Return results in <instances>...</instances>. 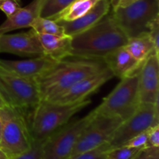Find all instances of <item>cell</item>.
I'll use <instances>...</instances> for the list:
<instances>
[{"instance_id":"cell-1","label":"cell","mask_w":159,"mask_h":159,"mask_svg":"<svg viewBox=\"0 0 159 159\" xmlns=\"http://www.w3.org/2000/svg\"><path fill=\"white\" fill-rule=\"evenodd\" d=\"M71 57L58 61L36 80L40 99L51 101L81 80L107 68L103 59Z\"/></svg>"},{"instance_id":"cell-2","label":"cell","mask_w":159,"mask_h":159,"mask_svg":"<svg viewBox=\"0 0 159 159\" xmlns=\"http://www.w3.org/2000/svg\"><path fill=\"white\" fill-rule=\"evenodd\" d=\"M128 37L109 12L96 25L71 37L70 56L103 59L127 44Z\"/></svg>"},{"instance_id":"cell-3","label":"cell","mask_w":159,"mask_h":159,"mask_svg":"<svg viewBox=\"0 0 159 159\" xmlns=\"http://www.w3.org/2000/svg\"><path fill=\"white\" fill-rule=\"evenodd\" d=\"M90 103L91 100L89 98L72 104H61L41 100L26 117L33 140L48 139Z\"/></svg>"},{"instance_id":"cell-4","label":"cell","mask_w":159,"mask_h":159,"mask_svg":"<svg viewBox=\"0 0 159 159\" xmlns=\"http://www.w3.org/2000/svg\"><path fill=\"white\" fill-rule=\"evenodd\" d=\"M0 116L2 125L0 150L9 159L29 151L34 140L25 112L6 105L0 108Z\"/></svg>"},{"instance_id":"cell-5","label":"cell","mask_w":159,"mask_h":159,"mask_svg":"<svg viewBox=\"0 0 159 159\" xmlns=\"http://www.w3.org/2000/svg\"><path fill=\"white\" fill-rule=\"evenodd\" d=\"M141 104L138 90V73L120 79L115 88L93 109L96 115L127 119Z\"/></svg>"},{"instance_id":"cell-6","label":"cell","mask_w":159,"mask_h":159,"mask_svg":"<svg viewBox=\"0 0 159 159\" xmlns=\"http://www.w3.org/2000/svg\"><path fill=\"white\" fill-rule=\"evenodd\" d=\"M113 17L128 38L148 33L159 20V0H138L113 10Z\"/></svg>"},{"instance_id":"cell-7","label":"cell","mask_w":159,"mask_h":159,"mask_svg":"<svg viewBox=\"0 0 159 159\" xmlns=\"http://www.w3.org/2000/svg\"><path fill=\"white\" fill-rule=\"evenodd\" d=\"M0 96L6 105L25 112L40 101L35 81L30 80L6 70L0 64Z\"/></svg>"},{"instance_id":"cell-8","label":"cell","mask_w":159,"mask_h":159,"mask_svg":"<svg viewBox=\"0 0 159 159\" xmlns=\"http://www.w3.org/2000/svg\"><path fill=\"white\" fill-rule=\"evenodd\" d=\"M95 116L93 110L82 118L70 120L54 132L45 141L40 159H68L82 132Z\"/></svg>"},{"instance_id":"cell-9","label":"cell","mask_w":159,"mask_h":159,"mask_svg":"<svg viewBox=\"0 0 159 159\" xmlns=\"http://www.w3.org/2000/svg\"><path fill=\"white\" fill-rule=\"evenodd\" d=\"M158 104L141 103L136 112L120 124L108 142L111 148L122 147L135 136L159 123Z\"/></svg>"},{"instance_id":"cell-10","label":"cell","mask_w":159,"mask_h":159,"mask_svg":"<svg viewBox=\"0 0 159 159\" xmlns=\"http://www.w3.org/2000/svg\"><path fill=\"white\" fill-rule=\"evenodd\" d=\"M122 122L117 117L96 114L94 118L79 137L69 157L94 150L108 143Z\"/></svg>"},{"instance_id":"cell-11","label":"cell","mask_w":159,"mask_h":159,"mask_svg":"<svg viewBox=\"0 0 159 159\" xmlns=\"http://www.w3.org/2000/svg\"><path fill=\"white\" fill-rule=\"evenodd\" d=\"M114 77L108 68L81 80L51 101L61 104H72L87 99L90 94L97 91L107 81Z\"/></svg>"},{"instance_id":"cell-12","label":"cell","mask_w":159,"mask_h":159,"mask_svg":"<svg viewBox=\"0 0 159 159\" xmlns=\"http://www.w3.org/2000/svg\"><path fill=\"white\" fill-rule=\"evenodd\" d=\"M0 52L31 58L44 55L38 34L32 28L25 32L0 35Z\"/></svg>"},{"instance_id":"cell-13","label":"cell","mask_w":159,"mask_h":159,"mask_svg":"<svg viewBox=\"0 0 159 159\" xmlns=\"http://www.w3.org/2000/svg\"><path fill=\"white\" fill-rule=\"evenodd\" d=\"M138 90L141 103L159 104V54H152L141 65Z\"/></svg>"},{"instance_id":"cell-14","label":"cell","mask_w":159,"mask_h":159,"mask_svg":"<svg viewBox=\"0 0 159 159\" xmlns=\"http://www.w3.org/2000/svg\"><path fill=\"white\" fill-rule=\"evenodd\" d=\"M57 62L58 61L46 55L33 57L25 60L0 59V64L6 70L21 77L34 81L54 66Z\"/></svg>"},{"instance_id":"cell-15","label":"cell","mask_w":159,"mask_h":159,"mask_svg":"<svg viewBox=\"0 0 159 159\" xmlns=\"http://www.w3.org/2000/svg\"><path fill=\"white\" fill-rule=\"evenodd\" d=\"M110 0H99L96 6L80 18L70 22H57L64 28L66 35L74 37L96 25L110 12Z\"/></svg>"},{"instance_id":"cell-16","label":"cell","mask_w":159,"mask_h":159,"mask_svg":"<svg viewBox=\"0 0 159 159\" xmlns=\"http://www.w3.org/2000/svg\"><path fill=\"white\" fill-rule=\"evenodd\" d=\"M103 60L113 76L120 79L138 73L142 65L124 47L112 51Z\"/></svg>"},{"instance_id":"cell-17","label":"cell","mask_w":159,"mask_h":159,"mask_svg":"<svg viewBox=\"0 0 159 159\" xmlns=\"http://www.w3.org/2000/svg\"><path fill=\"white\" fill-rule=\"evenodd\" d=\"M44 0H33L30 4L21 7L0 25V35L14 30L30 28L33 22L40 17L42 5Z\"/></svg>"},{"instance_id":"cell-18","label":"cell","mask_w":159,"mask_h":159,"mask_svg":"<svg viewBox=\"0 0 159 159\" xmlns=\"http://www.w3.org/2000/svg\"><path fill=\"white\" fill-rule=\"evenodd\" d=\"M37 34L43 48V54L57 61L69 57L71 48V37L68 35Z\"/></svg>"},{"instance_id":"cell-19","label":"cell","mask_w":159,"mask_h":159,"mask_svg":"<svg viewBox=\"0 0 159 159\" xmlns=\"http://www.w3.org/2000/svg\"><path fill=\"white\" fill-rule=\"evenodd\" d=\"M124 47L141 63H143L153 53L159 54V51L155 48L148 33L128 38Z\"/></svg>"},{"instance_id":"cell-20","label":"cell","mask_w":159,"mask_h":159,"mask_svg":"<svg viewBox=\"0 0 159 159\" xmlns=\"http://www.w3.org/2000/svg\"><path fill=\"white\" fill-rule=\"evenodd\" d=\"M99 0H75L61 12L51 18L57 22H70L80 18L91 9Z\"/></svg>"},{"instance_id":"cell-21","label":"cell","mask_w":159,"mask_h":159,"mask_svg":"<svg viewBox=\"0 0 159 159\" xmlns=\"http://www.w3.org/2000/svg\"><path fill=\"white\" fill-rule=\"evenodd\" d=\"M39 34L64 36L66 35L64 28L59 23L50 18L38 17L33 22L31 27Z\"/></svg>"},{"instance_id":"cell-22","label":"cell","mask_w":159,"mask_h":159,"mask_svg":"<svg viewBox=\"0 0 159 159\" xmlns=\"http://www.w3.org/2000/svg\"><path fill=\"white\" fill-rule=\"evenodd\" d=\"M75 0H44L42 5L40 17L53 18L66 9Z\"/></svg>"},{"instance_id":"cell-23","label":"cell","mask_w":159,"mask_h":159,"mask_svg":"<svg viewBox=\"0 0 159 159\" xmlns=\"http://www.w3.org/2000/svg\"><path fill=\"white\" fill-rule=\"evenodd\" d=\"M141 150L126 146L111 148L107 151L105 159H134Z\"/></svg>"},{"instance_id":"cell-24","label":"cell","mask_w":159,"mask_h":159,"mask_svg":"<svg viewBox=\"0 0 159 159\" xmlns=\"http://www.w3.org/2000/svg\"><path fill=\"white\" fill-rule=\"evenodd\" d=\"M110 149L108 143L87 152L82 153L78 155L71 157L68 159H105L107 151Z\"/></svg>"},{"instance_id":"cell-25","label":"cell","mask_w":159,"mask_h":159,"mask_svg":"<svg viewBox=\"0 0 159 159\" xmlns=\"http://www.w3.org/2000/svg\"><path fill=\"white\" fill-rule=\"evenodd\" d=\"M46 140H34L32 147L29 151L11 159H40Z\"/></svg>"},{"instance_id":"cell-26","label":"cell","mask_w":159,"mask_h":159,"mask_svg":"<svg viewBox=\"0 0 159 159\" xmlns=\"http://www.w3.org/2000/svg\"><path fill=\"white\" fill-rule=\"evenodd\" d=\"M21 7V0H0V10L6 14V17L13 15Z\"/></svg>"},{"instance_id":"cell-27","label":"cell","mask_w":159,"mask_h":159,"mask_svg":"<svg viewBox=\"0 0 159 159\" xmlns=\"http://www.w3.org/2000/svg\"><path fill=\"white\" fill-rule=\"evenodd\" d=\"M147 142L148 130L134 137L133 138L129 140L124 146L131 148H137V149H144L147 147Z\"/></svg>"},{"instance_id":"cell-28","label":"cell","mask_w":159,"mask_h":159,"mask_svg":"<svg viewBox=\"0 0 159 159\" xmlns=\"http://www.w3.org/2000/svg\"><path fill=\"white\" fill-rule=\"evenodd\" d=\"M147 147H159V123L148 129Z\"/></svg>"},{"instance_id":"cell-29","label":"cell","mask_w":159,"mask_h":159,"mask_svg":"<svg viewBox=\"0 0 159 159\" xmlns=\"http://www.w3.org/2000/svg\"><path fill=\"white\" fill-rule=\"evenodd\" d=\"M134 159H159V147L141 149Z\"/></svg>"},{"instance_id":"cell-30","label":"cell","mask_w":159,"mask_h":159,"mask_svg":"<svg viewBox=\"0 0 159 159\" xmlns=\"http://www.w3.org/2000/svg\"><path fill=\"white\" fill-rule=\"evenodd\" d=\"M137 1H138V0H114L113 2H110V4L113 7V9H114L118 7H124V6H128V5L135 2Z\"/></svg>"},{"instance_id":"cell-31","label":"cell","mask_w":159,"mask_h":159,"mask_svg":"<svg viewBox=\"0 0 159 159\" xmlns=\"http://www.w3.org/2000/svg\"><path fill=\"white\" fill-rule=\"evenodd\" d=\"M0 159H9L8 156L1 150H0Z\"/></svg>"},{"instance_id":"cell-32","label":"cell","mask_w":159,"mask_h":159,"mask_svg":"<svg viewBox=\"0 0 159 159\" xmlns=\"http://www.w3.org/2000/svg\"><path fill=\"white\" fill-rule=\"evenodd\" d=\"M6 102H5L4 100H3L2 98V97L0 96V108H2L5 107V106H6Z\"/></svg>"},{"instance_id":"cell-33","label":"cell","mask_w":159,"mask_h":159,"mask_svg":"<svg viewBox=\"0 0 159 159\" xmlns=\"http://www.w3.org/2000/svg\"><path fill=\"white\" fill-rule=\"evenodd\" d=\"M2 119H1V116H0V140H1V134H2Z\"/></svg>"},{"instance_id":"cell-34","label":"cell","mask_w":159,"mask_h":159,"mask_svg":"<svg viewBox=\"0 0 159 159\" xmlns=\"http://www.w3.org/2000/svg\"><path fill=\"white\" fill-rule=\"evenodd\" d=\"M114 1V0H110V2H113Z\"/></svg>"}]
</instances>
